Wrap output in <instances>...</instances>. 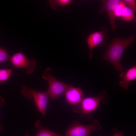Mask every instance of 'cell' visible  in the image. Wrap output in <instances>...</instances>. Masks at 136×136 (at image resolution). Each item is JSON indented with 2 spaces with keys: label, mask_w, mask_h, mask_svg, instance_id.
<instances>
[{
  "label": "cell",
  "mask_w": 136,
  "mask_h": 136,
  "mask_svg": "<svg viewBox=\"0 0 136 136\" xmlns=\"http://www.w3.org/2000/svg\"><path fill=\"white\" fill-rule=\"evenodd\" d=\"M135 36L132 35L125 38L117 37L109 44L102 58L110 63L118 71L121 72L124 69L121 65V59L125 49L134 42Z\"/></svg>",
  "instance_id": "6da1fadb"
},
{
  "label": "cell",
  "mask_w": 136,
  "mask_h": 136,
  "mask_svg": "<svg viewBox=\"0 0 136 136\" xmlns=\"http://www.w3.org/2000/svg\"><path fill=\"white\" fill-rule=\"evenodd\" d=\"M51 70L50 68H47L43 73L42 78L48 82V88L47 91L50 100H53L59 97L72 86L57 80L51 74Z\"/></svg>",
  "instance_id": "7a4b0ae2"
},
{
  "label": "cell",
  "mask_w": 136,
  "mask_h": 136,
  "mask_svg": "<svg viewBox=\"0 0 136 136\" xmlns=\"http://www.w3.org/2000/svg\"><path fill=\"white\" fill-rule=\"evenodd\" d=\"M21 91L22 95L27 99H33L37 108L43 116L45 117L47 106L49 102L47 91H38L24 85L21 87Z\"/></svg>",
  "instance_id": "3957f363"
},
{
  "label": "cell",
  "mask_w": 136,
  "mask_h": 136,
  "mask_svg": "<svg viewBox=\"0 0 136 136\" xmlns=\"http://www.w3.org/2000/svg\"><path fill=\"white\" fill-rule=\"evenodd\" d=\"M102 127L97 119L93 121L91 124L84 125L78 121H75L68 127L65 136H90L93 131L101 129Z\"/></svg>",
  "instance_id": "277c9868"
},
{
  "label": "cell",
  "mask_w": 136,
  "mask_h": 136,
  "mask_svg": "<svg viewBox=\"0 0 136 136\" xmlns=\"http://www.w3.org/2000/svg\"><path fill=\"white\" fill-rule=\"evenodd\" d=\"M108 30L107 26L104 25L101 27L100 31L92 33L85 40L89 49V58L90 59L92 58L93 48L95 47L103 46L107 42L109 38Z\"/></svg>",
  "instance_id": "5b68a950"
},
{
  "label": "cell",
  "mask_w": 136,
  "mask_h": 136,
  "mask_svg": "<svg viewBox=\"0 0 136 136\" xmlns=\"http://www.w3.org/2000/svg\"><path fill=\"white\" fill-rule=\"evenodd\" d=\"M9 60L15 68L25 69L26 73L28 74L32 73L37 66L36 60L34 58L29 59L21 51L10 56Z\"/></svg>",
  "instance_id": "8992f818"
},
{
  "label": "cell",
  "mask_w": 136,
  "mask_h": 136,
  "mask_svg": "<svg viewBox=\"0 0 136 136\" xmlns=\"http://www.w3.org/2000/svg\"><path fill=\"white\" fill-rule=\"evenodd\" d=\"M106 93L102 92L97 96L86 97L83 99L81 104V111L82 116L89 114L95 110L99 103H107Z\"/></svg>",
  "instance_id": "52a82bcc"
},
{
  "label": "cell",
  "mask_w": 136,
  "mask_h": 136,
  "mask_svg": "<svg viewBox=\"0 0 136 136\" xmlns=\"http://www.w3.org/2000/svg\"><path fill=\"white\" fill-rule=\"evenodd\" d=\"M120 0H101L102 4L99 11V13L101 14L106 11L109 19L111 28V31L113 32L116 29L115 17L114 11Z\"/></svg>",
  "instance_id": "ba28073f"
},
{
  "label": "cell",
  "mask_w": 136,
  "mask_h": 136,
  "mask_svg": "<svg viewBox=\"0 0 136 136\" xmlns=\"http://www.w3.org/2000/svg\"><path fill=\"white\" fill-rule=\"evenodd\" d=\"M65 96L68 105H79L83 100V92L79 88L72 86L65 92Z\"/></svg>",
  "instance_id": "9c48e42d"
},
{
  "label": "cell",
  "mask_w": 136,
  "mask_h": 136,
  "mask_svg": "<svg viewBox=\"0 0 136 136\" xmlns=\"http://www.w3.org/2000/svg\"><path fill=\"white\" fill-rule=\"evenodd\" d=\"M120 77L122 79L119 83V85L125 89L128 88V84L131 81L136 79V66L127 70L126 72L122 73Z\"/></svg>",
  "instance_id": "30bf717a"
},
{
  "label": "cell",
  "mask_w": 136,
  "mask_h": 136,
  "mask_svg": "<svg viewBox=\"0 0 136 136\" xmlns=\"http://www.w3.org/2000/svg\"><path fill=\"white\" fill-rule=\"evenodd\" d=\"M35 125L37 133L35 136H61L63 135L50 130L43 126L39 120L36 121Z\"/></svg>",
  "instance_id": "8fae6325"
},
{
  "label": "cell",
  "mask_w": 136,
  "mask_h": 136,
  "mask_svg": "<svg viewBox=\"0 0 136 136\" xmlns=\"http://www.w3.org/2000/svg\"><path fill=\"white\" fill-rule=\"evenodd\" d=\"M71 0H51L49 1V3L52 8L56 9L58 7H62L68 6L73 2Z\"/></svg>",
  "instance_id": "7c38bea8"
},
{
  "label": "cell",
  "mask_w": 136,
  "mask_h": 136,
  "mask_svg": "<svg viewBox=\"0 0 136 136\" xmlns=\"http://www.w3.org/2000/svg\"><path fill=\"white\" fill-rule=\"evenodd\" d=\"M121 17L123 20L129 22L134 19L135 15L132 10L126 6L123 10Z\"/></svg>",
  "instance_id": "4fadbf2b"
},
{
  "label": "cell",
  "mask_w": 136,
  "mask_h": 136,
  "mask_svg": "<svg viewBox=\"0 0 136 136\" xmlns=\"http://www.w3.org/2000/svg\"><path fill=\"white\" fill-rule=\"evenodd\" d=\"M13 69H0V83L6 82L11 75Z\"/></svg>",
  "instance_id": "5bb4252c"
},
{
  "label": "cell",
  "mask_w": 136,
  "mask_h": 136,
  "mask_svg": "<svg viewBox=\"0 0 136 136\" xmlns=\"http://www.w3.org/2000/svg\"><path fill=\"white\" fill-rule=\"evenodd\" d=\"M125 6L123 0H120L115 10L114 15L115 17L120 18L121 17L123 10Z\"/></svg>",
  "instance_id": "9a60e30c"
},
{
  "label": "cell",
  "mask_w": 136,
  "mask_h": 136,
  "mask_svg": "<svg viewBox=\"0 0 136 136\" xmlns=\"http://www.w3.org/2000/svg\"><path fill=\"white\" fill-rule=\"evenodd\" d=\"M10 56L6 51L0 47V65L4 61L9 59Z\"/></svg>",
  "instance_id": "2e32d148"
},
{
  "label": "cell",
  "mask_w": 136,
  "mask_h": 136,
  "mask_svg": "<svg viewBox=\"0 0 136 136\" xmlns=\"http://www.w3.org/2000/svg\"><path fill=\"white\" fill-rule=\"evenodd\" d=\"M123 1L126 6L129 8L133 12L136 11V0H123Z\"/></svg>",
  "instance_id": "e0dca14e"
},
{
  "label": "cell",
  "mask_w": 136,
  "mask_h": 136,
  "mask_svg": "<svg viewBox=\"0 0 136 136\" xmlns=\"http://www.w3.org/2000/svg\"><path fill=\"white\" fill-rule=\"evenodd\" d=\"M6 102L5 100L2 97L0 96V107L4 106L6 104ZM4 128L3 125L0 124V134Z\"/></svg>",
  "instance_id": "ac0fdd59"
},
{
  "label": "cell",
  "mask_w": 136,
  "mask_h": 136,
  "mask_svg": "<svg viewBox=\"0 0 136 136\" xmlns=\"http://www.w3.org/2000/svg\"><path fill=\"white\" fill-rule=\"evenodd\" d=\"M123 132L117 131L114 133V134L112 136H123Z\"/></svg>",
  "instance_id": "d6986e66"
},
{
  "label": "cell",
  "mask_w": 136,
  "mask_h": 136,
  "mask_svg": "<svg viewBox=\"0 0 136 136\" xmlns=\"http://www.w3.org/2000/svg\"><path fill=\"white\" fill-rule=\"evenodd\" d=\"M24 136H30L29 135L27 134V133H26L25 135H24Z\"/></svg>",
  "instance_id": "ffe728a7"
}]
</instances>
